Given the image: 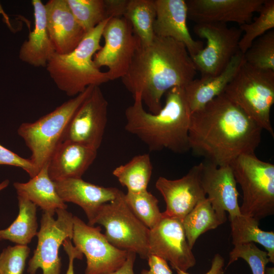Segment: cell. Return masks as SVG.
I'll list each match as a JSON object with an SVG mask.
<instances>
[{
    "instance_id": "obj_2",
    "label": "cell",
    "mask_w": 274,
    "mask_h": 274,
    "mask_svg": "<svg viewBox=\"0 0 274 274\" xmlns=\"http://www.w3.org/2000/svg\"><path fill=\"white\" fill-rule=\"evenodd\" d=\"M196 73L184 44L155 35L149 45L140 43L121 79L132 96L138 94L149 112L156 114L162 108L163 95L173 87H184L195 79Z\"/></svg>"
},
{
    "instance_id": "obj_19",
    "label": "cell",
    "mask_w": 274,
    "mask_h": 274,
    "mask_svg": "<svg viewBox=\"0 0 274 274\" xmlns=\"http://www.w3.org/2000/svg\"><path fill=\"white\" fill-rule=\"evenodd\" d=\"M45 6L47 30L55 53L72 52L86 32L76 21L66 0H50Z\"/></svg>"
},
{
    "instance_id": "obj_22",
    "label": "cell",
    "mask_w": 274,
    "mask_h": 274,
    "mask_svg": "<svg viewBox=\"0 0 274 274\" xmlns=\"http://www.w3.org/2000/svg\"><path fill=\"white\" fill-rule=\"evenodd\" d=\"M244 62V55L239 51L219 75L194 79L185 86V93L191 114L223 94Z\"/></svg>"
},
{
    "instance_id": "obj_5",
    "label": "cell",
    "mask_w": 274,
    "mask_h": 274,
    "mask_svg": "<svg viewBox=\"0 0 274 274\" xmlns=\"http://www.w3.org/2000/svg\"><path fill=\"white\" fill-rule=\"evenodd\" d=\"M223 93L273 138L270 114L274 103V71L258 70L245 61Z\"/></svg>"
},
{
    "instance_id": "obj_30",
    "label": "cell",
    "mask_w": 274,
    "mask_h": 274,
    "mask_svg": "<svg viewBox=\"0 0 274 274\" xmlns=\"http://www.w3.org/2000/svg\"><path fill=\"white\" fill-rule=\"evenodd\" d=\"M125 201L135 216L149 229L154 228L162 217L158 199L147 190L125 194Z\"/></svg>"
},
{
    "instance_id": "obj_31",
    "label": "cell",
    "mask_w": 274,
    "mask_h": 274,
    "mask_svg": "<svg viewBox=\"0 0 274 274\" xmlns=\"http://www.w3.org/2000/svg\"><path fill=\"white\" fill-rule=\"evenodd\" d=\"M259 15L252 22L239 25L244 35L240 39L238 48L244 54L258 38L274 28V1L265 0Z\"/></svg>"
},
{
    "instance_id": "obj_12",
    "label": "cell",
    "mask_w": 274,
    "mask_h": 274,
    "mask_svg": "<svg viewBox=\"0 0 274 274\" xmlns=\"http://www.w3.org/2000/svg\"><path fill=\"white\" fill-rule=\"evenodd\" d=\"M100 226L86 224L77 216H74V247L86 258L84 274H107L119 268L126 260L128 251L112 245Z\"/></svg>"
},
{
    "instance_id": "obj_35",
    "label": "cell",
    "mask_w": 274,
    "mask_h": 274,
    "mask_svg": "<svg viewBox=\"0 0 274 274\" xmlns=\"http://www.w3.org/2000/svg\"><path fill=\"white\" fill-rule=\"evenodd\" d=\"M30 253L27 245H16L0 254V274H23Z\"/></svg>"
},
{
    "instance_id": "obj_21",
    "label": "cell",
    "mask_w": 274,
    "mask_h": 274,
    "mask_svg": "<svg viewBox=\"0 0 274 274\" xmlns=\"http://www.w3.org/2000/svg\"><path fill=\"white\" fill-rule=\"evenodd\" d=\"M97 150L72 141L61 142L48 162L53 181L81 178L95 159Z\"/></svg>"
},
{
    "instance_id": "obj_16",
    "label": "cell",
    "mask_w": 274,
    "mask_h": 274,
    "mask_svg": "<svg viewBox=\"0 0 274 274\" xmlns=\"http://www.w3.org/2000/svg\"><path fill=\"white\" fill-rule=\"evenodd\" d=\"M265 0H187L188 18L197 23L251 21Z\"/></svg>"
},
{
    "instance_id": "obj_13",
    "label": "cell",
    "mask_w": 274,
    "mask_h": 274,
    "mask_svg": "<svg viewBox=\"0 0 274 274\" xmlns=\"http://www.w3.org/2000/svg\"><path fill=\"white\" fill-rule=\"evenodd\" d=\"M108 101L100 87L94 86L70 120L61 142H77L97 150L108 122Z\"/></svg>"
},
{
    "instance_id": "obj_11",
    "label": "cell",
    "mask_w": 274,
    "mask_h": 274,
    "mask_svg": "<svg viewBox=\"0 0 274 274\" xmlns=\"http://www.w3.org/2000/svg\"><path fill=\"white\" fill-rule=\"evenodd\" d=\"M102 37L105 44L94 54V62L99 68H108L110 81L122 78L129 68L140 41L130 23L123 17L110 18Z\"/></svg>"
},
{
    "instance_id": "obj_17",
    "label": "cell",
    "mask_w": 274,
    "mask_h": 274,
    "mask_svg": "<svg viewBox=\"0 0 274 274\" xmlns=\"http://www.w3.org/2000/svg\"><path fill=\"white\" fill-rule=\"evenodd\" d=\"M200 180L208 198L219 214L229 217L241 214L236 182L230 165L218 166L204 161L200 163Z\"/></svg>"
},
{
    "instance_id": "obj_37",
    "label": "cell",
    "mask_w": 274,
    "mask_h": 274,
    "mask_svg": "<svg viewBox=\"0 0 274 274\" xmlns=\"http://www.w3.org/2000/svg\"><path fill=\"white\" fill-rule=\"evenodd\" d=\"M149 269H143L140 274H173L167 262L154 255H150L147 260Z\"/></svg>"
},
{
    "instance_id": "obj_38",
    "label": "cell",
    "mask_w": 274,
    "mask_h": 274,
    "mask_svg": "<svg viewBox=\"0 0 274 274\" xmlns=\"http://www.w3.org/2000/svg\"><path fill=\"white\" fill-rule=\"evenodd\" d=\"M108 18L124 16L128 0H104Z\"/></svg>"
},
{
    "instance_id": "obj_8",
    "label": "cell",
    "mask_w": 274,
    "mask_h": 274,
    "mask_svg": "<svg viewBox=\"0 0 274 274\" xmlns=\"http://www.w3.org/2000/svg\"><path fill=\"white\" fill-rule=\"evenodd\" d=\"M124 195L120 190L114 200L103 204L92 226L95 224L103 226L104 234L112 245L120 250L134 252L147 260L149 256L150 229L132 212Z\"/></svg>"
},
{
    "instance_id": "obj_23",
    "label": "cell",
    "mask_w": 274,
    "mask_h": 274,
    "mask_svg": "<svg viewBox=\"0 0 274 274\" xmlns=\"http://www.w3.org/2000/svg\"><path fill=\"white\" fill-rule=\"evenodd\" d=\"M31 3L35 27L28 39L22 43L19 57L34 67H46L55 51L47 30L45 6L41 0H32Z\"/></svg>"
},
{
    "instance_id": "obj_36",
    "label": "cell",
    "mask_w": 274,
    "mask_h": 274,
    "mask_svg": "<svg viewBox=\"0 0 274 274\" xmlns=\"http://www.w3.org/2000/svg\"><path fill=\"white\" fill-rule=\"evenodd\" d=\"M0 165L20 167L33 178L38 172L29 159L23 158L0 144Z\"/></svg>"
},
{
    "instance_id": "obj_26",
    "label": "cell",
    "mask_w": 274,
    "mask_h": 274,
    "mask_svg": "<svg viewBox=\"0 0 274 274\" xmlns=\"http://www.w3.org/2000/svg\"><path fill=\"white\" fill-rule=\"evenodd\" d=\"M19 213L7 228L0 230V240L27 245L38 233L37 206L23 195H17Z\"/></svg>"
},
{
    "instance_id": "obj_15",
    "label": "cell",
    "mask_w": 274,
    "mask_h": 274,
    "mask_svg": "<svg viewBox=\"0 0 274 274\" xmlns=\"http://www.w3.org/2000/svg\"><path fill=\"white\" fill-rule=\"evenodd\" d=\"M200 169L199 163L180 179L158 178L155 187L166 204L163 216L182 221L199 201L207 197L200 180Z\"/></svg>"
},
{
    "instance_id": "obj_43",
    "label": "cell",
    "mask_w": 274,
    "mask_h": 274,
    "mask_svg": "<svg viewBox=\"0 0 274 274\" xmlns=\"http://www.w3.org/2000/svg\"><path fill=\"white\" fill-rule=\"evenodd\" d=\"M273 267L268 268L265 269V274H273Z\"/></svg>"
},
{
    "instance_id": "obj_10",
    "label": "cell",
    "mask_w": 274,
    "mask_h": 274,
    "mask_svg": "<svg viewBox=\"0 0 274 274\" xmlns=\"http://www.w3.org/2000/svg\"><path fill=\"white\" fill-rule=\"evenodd\" d=\"M55 214L43 212L40 228L38 231V244L28 263V274H36L41 268L42 274H60L61 259L59 250L67 238L72 239L74 215L66 209L56 210Z\"/></svg>"
},
{
    "instance_id": "obj_33",
    "label": "cell",
    "mask_w": 274,
    "mask_h": 274,
    "mask_svg": "<svg viewBox=\"0 0 274 274\" xmlns=\"http://www.w3.org/2000/svg\"><path fill=\"white\" fill-rule=\"evenodd\" d=\"M244 55L245 62L252 67L274 71V30L256 39Z\"/></svg>"
},
{
    "instance_id": "obj_24",
    "label": "cell",
    "mask_w": 274,
    "mask_h": 274,
    "mask_svg": "<svg viewBox=\"0 0 274 274\" xmlns=\"http://www.w3.org/2000/svg\"><path fill=\"white\" fill-rule=\"evenodd\" d=\"M48 163L38 174L26 183L15 182L17 195L25 196L43 212L55 213L58 209H66L67 206L59 196L54 182L50 178Z\"/></svg>"
},
{
    "instance_id": "obj_3",
    "label": "cell",
    "mask_w": 274,
    "mask_h": 274,
    "mask_svg": "<svg viewBox=\"0 0 274 274\" xmlns=\"http://www.w3.org/2000/svg\"><path fill=\"white\" fill-rule=\"evenodd\" d=\"M164 106L156 114L147 112L140 96L125 112V129L137 136L150 151L167 149L178 154L190 150L189 131L191 112L184 87H175L166 93Z\"/></svg>"
},
{
    "instance_id": "obj_20",
    "label": "cell",
    "mask_w": 274,
    "mask_h": 274,
    "mask_svg": "<svg viewBox=\"0 0 274 274\" xmlns=\"http://www.w3.org/2000/svg\"><path fill=\"white\" fill-rule=\"evenodd\" d=\"M56 191L64 202H72L84 211L88 222H92L100 207L114 200L120 190L115 187H105L86 182L82 178L67 179L54 181Z\"/></svg>"
},
{
    "instance_id": "obj_39",
    "label": "cell",
    "mask_w": 274,
    "mask_h": 274,
    "mask_svg": "<svg viewBox=\"0 0 274 274\" xmlns=\"http://www.w3.org/2000/svg\"><path fill=\"white\" fill-rule=\"evenodd\" d=\"M70 238L65 239L62 246L68 257V265L65 274H75L74 261L75 259H82L83 255L72 244Z\"/></svg>"
},
{
    "instance_id": "obj_40",
    "label": "cell",
    "mask_w": 274,
    "mask_h": 274,
    "mask_svg": "<svg viewBox=\"0 0 274 274\" xmlns=\"http://www.w3.org/2000/svg\"><path fill=\"white\" fill-rule=\"evenodd\" d=\"M225 260L223 257L219 254H216L211 263V266L209 270L205 274H223ZM177 274H190L187 271L177 270Z\"/></svg>"
},
{
    "instance_id": "obj_41",
    "label": "cell",
    "mask_w": 274,
    "mask_h": 274,
    "mask_svg": "<svg viewBox=\"0 0 274 274\" xmlns=\"http://www.w3.org/2000/svg\"><path fill=\"white\" fill-rule=\"evenodd\" d=\"M136 254L133 251H128L127 258L123 264L115 271L107 274H134L133 266Z\"/></svg>"
},
{
    "instance_id": "obj_1",
    "label": "cell",
    "mask_w": 274,
    "mask_h": 274,
    "mask_svg": "<svg viewBox=\"0 0 274 274\" xmlns=\"http://www.w3.org/2000/svg\"><path fill=\"white\" fill-rule=\"evenodd\" d=\"M262 130L223 93L191 114L190 148L217 166L230 165L242 155L255 153Z\"/></svg>"
},
{
    "instance_id": "obj_29",
    "label": "cell",
    "mask_w": 274,
    "mask_h": 274,
    "mask_svg": "<svg viewBox=\"0 0 274 274\" xmlns=\"http://www.w3.org/2000/svg\"><path fill=\"white\" fill-rule=\"evenodd\" d=\"M152 170L150 155L143 154L136 155L127 163L117 166L112 174L128 192H138L147 190Z\"/></svg>"
},
{
    "instance_id": "obj_28",
    "label": "cell",
    "mask_w": 274,
    "mask_h": 274,
    "mask_svg": "<svg viewBox=\"0 0 274 274\" xmlns=\"http://www.w3.org/2000/svg\"><path fill=\"white\" fill-rule=\"evenodd\" d=\"M123 17L130 23L133 33L141 45L146 46L151 43L155 37L154 0H128Z\"/></svg>"
},
{
    "instance_id": "obj_27",
    "label": "cell",
    "mask_w": 274,
    "mask_h": 274,
    "mask_svg": "<svg viewBox=\"0 0 274 274\" xmlns=\"http://www.w3.org/2000/svg\"><path fill=\"white\" fill-rule=\"evenodd\" d=\"M226 220V215L217 213L208 197L199 201L182 221L190 248L192 249L202 234L216 228Z\"/></svg>"
},
{
    "instance_id": "obj_18",
    "label": "cell",
    "mask_w": 274,
    "mask_h": 274,
    "mask_svg": "<svg viewBox=\"0 0 274 274\" xmlns=\"http://www.w3.org/2000/svg\"><path fill=\"white\" fill-rule=\"evenodd\" d=\"M156 18L153 30L155 36L169 38L186 46L192 57L204 47L201 41L192 37L188 26V9L185 0H154Z\"/></svg>"
},
{
    "instance_id": "obj_4",
    "label": "cell",
    "mask_w": 274,
    "mask_h": 274,
    "mask_svg": "<svg viewBox=\"0 0 274 274\" xmlns=\"http://www.w3.org/2000/svg\"><path fill=\"white\" fill-rule=\"evenodd\" d=\"M110 18L87 32L77 47L66 54L56 53L47 63L46 70L57 87L68 96H76L90 86L109 81L106 72L101 71L93 61L101 48L104 28Z\"/></svg>"
},
{
    "instance_id": "obj_6",
    "label": "cell",
    "mask_w": 274,
    "mask_h": 274,
    "mask_svg": "<svg viewBox=\"0 0 274 274\" xmlns=\"http://www.w3.org/2000/svg\"><path fill=\"white\" fill-rule=\"evenodd\" d=\"M243 192L242 215L257 220L274 214V165L254 154L239 156L230 164Z\"/></svg>"
},
{
    "instance_id": "obj_32",
    "label": "cell",
    "mask_w": 274,
    "mask_h": 274,
    "mask_svg": "<svg viewBox=\"0 0 274 274\" xmlns=\"http://www.w3.org/2000/svg\"><path fill=\"white\" fill-rule=\"evenodd\" d=\"M77 22L85 32L108 18L104 0H66Z\"/></svg>"
},
{
    "instance_id": "obj_42",
    "label": "cell",
    "mask_w": 274,
    "mask_h": 274,
    "mask_svg": "<svg viewBox=\"0 0 274 274\" xmlns=\"http://www.w3.org/2000/svg\"><path fill=\"white\" fill-rule=\"evenodd\" d=\"M10 183L9 180L6 179L0 183V191L8 187Z\"/></svg>"
},
{
    "instance_id": "obj_14",
    "label": "cell",
    "mask_w": 274,
    "mask_h": 274,
    "mask_svg": "<svg viewBox=\"0 0 274 274\" xmlns=\"http://www.w3.org/2000/svg\"><path fill=\"white\" fill-rule=\"evenodd\" d=\"M149 253L169 261L176 270L187 271L196 262L182 221L163 215L158 224L150 229Z\"/></svg>"
},
{
    "instance_id": "obj_34",
    "label": "cell",
    "mask_w": 274,
    "mask_h": 274,
    "mask_svg": "<svg viewBox=\"0 0 274 274\" xmlns=\"http://www.w3.org/2000/svg\"><path fill=\"white\" fill-rule=\"evenodd\" d=\"M239 258L247 262L252 274H265L266 265L270 262L267 252L253 243L235 246L229 253L226 268Z\"/></svg>"
},
{
    "instance_id": "obj_9",
    "label": "cell",
    "mask_w": 274,
    "mask_h": 274,
    "mask_svg": "<svg viewBox=\"0 0 274 274\" xmlns=\"http://www.w3.org/2000/svg\"><path fill=\"white\" fill-rule=\"evenodd\" d=\"M193 31L206 40V46L191 57L196 71L201 77L219 75L239 51L243 31L239 27L218 22L197 23Z\"/></svg>"
},
{
    "instance_id": "obj_25",
    "label": "cell",
    "mask_w": 274,
    "mask_h": 274,
    "mask_svg": "<svg viewBox=\"0 0 274 274\" xmlns=\"http://www.w3.org/2000/svg\"><path fill=\"white\" fill-rule=\"evenodd\" d=\"M232 244L235 246L256 243L266 250L269 262L274 263V232L261 229L259 221L242 214L229 217Z\"/></svg>"
},
{
    "instance_id": "obj_7",
    "label": "cell",
    "mask_w": 274,
    "mask_h": 274,
    "mask_svg": "<svg viewBox=\"0 0 274 274\" xmlns=\"http://www.w3.org/2000/svg\"><path fill=\"white\" fill-rule=\"evenodd\" d=\"M94 86L62 103L34 122L23 123L17 129L31 152L30 160L38 172L48 163L61 143L65 129L73 115L91 92Z\"/></svg>"
}]
</instances>
